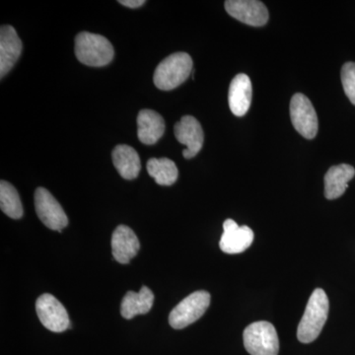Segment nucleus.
Wrapping results in <instances>:
<instances>
[{
    "instance_id": "nucleus-1",
    "label": "nucleus",
    "mask_w": 355,
    "mask_h": 355,
    "mask_svg": "<svg viewBox=\"0 0 355 355\" xmlns=\"http://www.w3.org/2000/svg\"><path fill=\"white\" fill-rule=\"evenodd\" d=\"M330 302L326 292L321 288L315 289L308 301L304 315L298 324L299 342L310 343L321 334L329 316Z\"/></svg>"
},
{
    "instance_id": "nucleus-2",
    "label": "nucleus",
    "mask_w": 355,
    "mask_h": 355,
    "mask_svg": "<svg viewBox=\"0 0 355 355\" xmlns=\"http://www.w3.org/2000/svg\"><path fill=\"white\" fill-rule=\"evenodd\" d=\"M193 67V60L189 53H173L156 67L153 76L154 84L160 90H173L190 77Z\"/></svg>"
},
{
    "instance_id": "nucleus-3",
    "label": "nucleus",
    "mask_w": 355,
    "mask_h": 355,
    "mask_svg": "<svg viewBox=\"0 0 355 355\" xmlns=\"http://www.w3.org/2000/svg\"><path fill=\"white\" fill-rule=\"evenodd\" d=\"M76 55L81 64L100 67L113 60L114 51L111 42L102 35L81 32L76 38Z\"/></svg>"
},
{
    "instance_id": "nucleus-4",
    "label": "nucleus",
    "mask_w": 355,
    "mask_h": 355,
    "mask_svg": "<svg viewBox=\"0 0 355 355\" xmlns=\"http://www.w3.org/2000/svg\"><path fill=\"white\" fill-rule=\"evenodd\" d=\"M245 349L251 355H279V340L277 330L268 322H256L243 334Z\"/></svg>"
},
{
    "instance_id": "nucleus-5",
    "label": "nucleus",
    "mask_w": 355,
    "mask_h": 355,
    "mask_svg": "<svg viewBox=\"0 0 355 355\" xmlns=\"http://www.w3.org/2000/svg\"><path fill=\"white\" fill-rule=\"evenodd\" d=\"M210 305V294L207 291L193 292L182 300L171 311L169 324L175 330H182L197 322L205 315Z\"/></svg>"
},
{
    "instance_id": "nucleus-6",
    "label": "nucleus",
    "mask_w": 355,
    "mask_h": 355,
    "mask_svg": "<svg viewBox=\"0 0 355 355\" xmlns=\"http://www.w3.org/2000/svg\"><path fill=\"white\" fill-rule=\"evenodd\" d=\"M291 118L294 128L307 139L316 137L319 121L312 103L302 93H296L291 98Z\"/></svg>"
},
{
    "instance_id": "nucleus-7",
    "label": "nucleus",
    "mask_w": 355,
    "mask_h": 355,
    "mask_svg": "<svg viewBox=\"0 0 355 355\" xmlns=\"http://www.w3.org/2000/svg\"><path fill=\"white\" fill-rule=\"evenodd\" d=\"M35 209L40 220L51 230L62 232L69 224V218L62 205L46 189L38 188L35 191Z\"/></svg>"
},
{
    "instance_id": "nucleus-8",
    "label": "nucleus",
    "mask_w": 355,
    "mask_h": 355,
    "mask_svg": "<svg viewBox=\"0 0 355 355\" xmlns=\"http://www.w3.org/2000/svg\"><path fill=\"white\" fill-rule=\"evenodd\" d=\"M37 315L44 328L62 333L70 328V321L64 306L51 294H43L36 302Z\"/></svg>"
},
{
    "instance_id": "nucleus-9",
    "label": "nucleus",
    "mask_w": 355,
    "mask_h": 355,
    "mask_svg": "<svg viewBox=\"0 0 355 355\" xmlns=\"http://www.w3.org/2000/svg\"><path fill=\"white\" fill-rule=\"evenodd\" d=\"M224 6L229 15L253 27L265 26L270 18L268 8L258 0H227Z\"/></svg>"
},
{
    "instance_id": "nucleus-10",
    "label": "nucleus",
    "mask_w": 355,
    "mask_h": 355,
    "mask_svg": "<svg viewBox=\"0 0 355 355\" xmlns=\"http://www.w3.org/2000/svg\"><path fill=\"white\" fill-rule=\"evenodd\" d=\"M175 137L180 144L186 146L183 156L186 159L195 157L203 146L205 135L200 121L191 116H184L174 128Z\"/></svg>"
},
{
    "instance_id": "nucleus-11",
    "label": "nucleus",
    "mask_w": 355,
    "mask_h": 355,
    "mask_svg": "<svg viewBox=\"0 0 355 355\" xmlns=\"http://www.w3.org/2000/svg\"><path fill=\"white\" fill-rule=\"evenodd\" d=\"M223 229L219 247L224 253H243L254 241L253 230L246 225H238L232 219H227L224 222Z\"/></svg>"
},
{
    "instance_id": "nucleus-12",
    "label": "nucleus",
    "mask_w": 355,
    "mask_h": 355,
    "mask_svg": "<svg viewBox=\"0 0 355 355\" xmlns=\"http://www.w3.org/2000/svg\"><path fill=\"white\" fill-rule=\"evenodd\" d=\"M22 51V42L12 26H2L0 29V76L12 69Z\"/></svg>"
},
{
    "instance_id": "nucleus-13",
    "label": "nucleus",
    "mask_w": 355,
    "mask_h": 355,
    "mask_svg": "<svg viewBox=\"0 0 355 355\" xmlns=\"http://www.w3.org/2000/svg\"><path fill=\"white\" fill-rule=\"evenodd\" d=\"M140 244L132 229L120 225L112 236V253L118 263L127 265L139 253Z\"/></svg>"
},
{
    "instance_id": "nucleus-14",
    "label": "nucleus",
    "mask_w": 355,
    "mask_h": 355,
    "mask_svg": "<svg viewBox=\"0 0 355 355\" xmlns=\"http://www.w3.org/2000/svg\"><path fill=\"white\" fill-rule=\"evenodd\" d=\"M253 88L250 77L245 73L237 74L229 86V108L236 116H244L251 107Z\"/></svg>"
},
{
    "instance_id": "nucleus-15",
    "label": "nucleus",
    "mask_w": 355,
    "mask_h": 355,
    "mask_svg": "<svg viewBox=\"0 0 355 355\" xmlns=\"http://www.w3.org/2000/svg\"><path fill=\"white\" fill-rule=\"evenodd\" d=\"M165 132L164 119L153 110H141L137 116V137L140 142L153 146Z\"/></svg>"
},
{
    "instance_id": "nucleus-16",
    "label": "nucleus",
    "mask_w": 355,
    "mask_h": 355,
    "mask_svg": "<svg viewBox=\"0 0 355 355\" xmlns=\"http://www.w3.org/2000/svg\"><path fill=\"white\" fill-rule=\"evenodd\" d=\"M354 176L355 169L352 165L340 164L331 167L324 178V197L328 200L342 197L349 188V182Z\"/></svg>"
},
{
    "instance_id": "nucleus-17",
    "label": "nucleus",
    "mask_w": 355,
    "mask_h": 355,
    "mask_svg": "<svg viewBox=\"0 0 355 355\" xmlns=\"http://www.w3.org/2000/svg\"><path fill=\"white\" fill-rule=\"evenodd\" d=\"M153 302L154 294L148 287L142 286L139 293L128 291L121 301V316L130 320L137 315L147 314L153 308Z\"/></svg>"
},
{
    "instance_id": "nucleus-18",
    "label": "nucleus",
    "mask_w": 355,
    "mask_h": 355,
    "mask_svg": "<svg viewBox=\"0 0 355 355\" xmlns=\"http://www.w3.org/2000/svg\"><path fill=\"white\" fill-rule=\"evenodd\" d=\"M113 163L119 174L123 179L133 180L139 176L141 164L139 153L132 146L120 144L114 147L113 154Z\"/></svg>"
},
{
    "instance_id": "nucleus-19",
    "label": "nucleus",
    "mask_w": 355,
    "mask_h": 355,
    "mask_svg": "<svg viewBox=\"0 0 355 355\" xmlns=\"http://www.w3.org/2000/svg\"><path fill=\"white\" fill-rule=\"evenodd\" d=\"M147 172L160 186H172L179 176L176 164L168 158L149 159Z\"/></svg>"
},
{
    "instance_id": "nucleus-20",
    "label": "nucleus",
    "mask_w": 355,
    "mask_h": 355,
    "mask_svg": "<svg viewBox=\"0 0 355 355\" xmlns=\"http://www.w3.org/2000/svg\"><path fill=\"white\" fill-rule=\"evenodd\" d=\"M0 207L10 218L19 219L23 216V207L18 191L6 181L0 183Z\"/></svg>"
},
{
    "instance_id": "nucleus-21",
    "label": "nucleus",
    "mask_w": 355,
    "mask_h": 355,
    "mask_svg": "<svg viewBox=\"0 0 355 355\" xmlns=\"http://www.w3.org/2000/svg\"><path fill=\"white\" fill-rule=\"evenodd\" d=\"M340 77L345 95L350 103L355 105V62H349L343 64Z\"/></svg>"
},
{
    "instance_id": "nucleus-22",
    "label": "nucleus",
    "mask_w": 355,
    "mask_h": 355,
    "mask_svg": "<svg viewBox=\"0 0 355 355\" xmlns=\"http://www.w3.org/2000/svg\"><path fill=\"white\" fill-rule=\"evenodd\" d=\"M119 3H121V6L128 7V8H137V7L144 6L146 1H144V0H120Z\"/></svg>"
}]
</instances>
